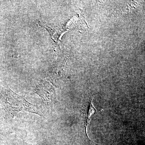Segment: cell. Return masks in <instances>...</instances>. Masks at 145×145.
<instances>
[{"label": "cell", "mask_w": 145, "mask_h": 145, "mask_svg": "<svg viewBox=\"0 0 145 145\" xmlns=\"http://www.w3.org/2000/svg\"><path fill=\"white\" fill-rule=\"evenodd\" d=\"M5 106L9 114L14 117L21 111L38 114L36 107L10 89L7 90Z\"/></svg>", "instance_id": "cell-1"}, {"label": "cell", "mask_w": 145, "mask_h": 145, "mask_svg": "<svg viewBox=\"0 0 145 145\" xmlns=\"http://www.w3.org/2000/svg\"><path fill=\"white\" fill-rule=\"evenodd\" d=\"M36 91L44 104L52 106L57 101L54 89L48 82H45L37 86Z\"/></svg>", "instance_id": "cell-2"}, {"label": "cell", "mask_w": 145, "mask_h": 145, "mask_svg": "<svg viewBox=\"0 0 145 145\" xmlns=\"http://www.w3.org/2000/svg\"><path fill=\"white\" fill-rule=\"evenodd\" d=\"M103 110H97V109L94 106H93V103H92V99H90L88 100L86 102L84 105L82 107V108L81 110V118H82V124L83 125V127H84V131L88 139L92 143L94 144H96L97 145L98 144H96V143L92 142L91 140L89 138L88 135L87 133V129L88 126L89 125V122H90L91 118V116L93 114H96L98 112V111H101Z\"/></svg>", "instance_id": "cell-3"}]
</instances>
